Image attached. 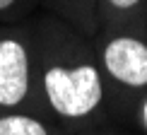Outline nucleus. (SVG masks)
<instances>
[{"label": "nucleus", "instance_id": "7ed1b4c3", "mask_svg": "<svg viewBox=\"0 0 147 135\" xmlns=\"http://www.w3.org/2000/svg\"><path fill=\"white\" fill-rule=\"evenodd\" d=\"M34 111L32 24L0 27V113Z\"/></svg>", "mask_w": 147, "mask_h": 135}, {"label": "nucleus", "instance_id": "6e6552de", "mask_svg": "<svg viewBox=\"0 0 147 135\" xmlns=\"http://www.w3.org/2000/svg\"><path fill=\"white\" fill-rule=\"evenodd\" d=\"M128 116H130V118H133V123H135L140 130L147 135V92H145V94H142V97H140V99L130 106Z\"/></svg>", "mask_w": 147, "mask_h": 135}, {"label": "nucleus", "instance_id": "f257e3e1", "mask_svg": "<svg viewBox=\"0 0 147 135\" xmlns=\"http://www.w3.org/2000/svg\"><path fill=\"white\" fill-rule=\"evenodd\" d=\"M34 46V111L68 126L87 130L109 109L92 39L48 12L32 24Z\"/></svg>", "mask_w": 147, "mask_h": 135}, {"label": "nucleus", "instance_id": "1a4fd4ad", "mask_svg": "<svg viewBox=\"0 0 147 135\" xmlns=\"http://www.w3.org/2000/svg\"><path fill=\"white\" fill-rule=\"evenodd\" d=\"M77 135H123V133H116V130H101V128H87V130H80Z\"/></svg>", "mask_w": 147, "mask_h": 135}, {"label": "nucleus", "instance_id": "39448f33", "mask_svg": "<svg viewBox=\"0 0 147 135\" xmlns=\"http://www.w3.org/2000/svg\"><path fill=\"white\" fill-rule=\"evenodd\" d=\"M0 135H77V133L36 111H5L0 113Z\"/></svg>", "mask_w": 147, "mask_h": 135}, {"label": "nucleus", "instance_id": "0eeeda50", "mask_svg": "<svg viewBox=\"0 0 147 135\" xmlns=\"http://www.w3.org/2000/svg\"><path fill=\"white\" fill-rule=\"evenodd\" d=\"M41 5V0H0V22L15 24Z\"/></svg>", "mask_w": 147, "mask_h": 135}, {"label": "nucleus", "instance_id": "20e7f679", "mask_svg": "<svg viewBox=\"0 0 147 135\" xmlns=\"http://www.w3.org/2000/svg\"><path fill=\"white\" fill-rule=\"evenodd\" d=\"M99 29H130L147 34V0H96Z\"/></svg>", "mask_w": 147, "mask_h": 135}, {"label": "nucleus", "instance_id": "f03ea898", "mask_svg": "<svg viewBox=\"0 0 147 135\" xmlns=\"http://www.w3.org/2000/svg\"><path fill=\"white\" fill-rule=\"evenodd\" d=\"M109 109L130 111L147 92V34L130 29H99L92 36Z\"/></svg>", "mask_w": 147, "mask_h": 135}, {"label": "nucleus", "instance_id": "423d86ee", "mask_svg": "<svg viewBox=\"0 0 147 135\" xmlns=\"http://www.w3.org/2000/svg\"><path fill=\"white\" fill-rule=\"evenodd\" d=\"M51 15L60 17L75 27L84 36H94L99 32V20H96V0H41Z\"/></svg>", "mask_w": 147, "mask_h": 135}]
</instances>
